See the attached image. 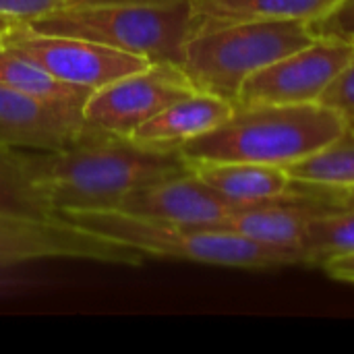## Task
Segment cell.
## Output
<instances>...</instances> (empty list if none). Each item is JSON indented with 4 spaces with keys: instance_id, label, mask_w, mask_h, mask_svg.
Returning a JSON list of instances; mask_svg holds the SVG:
<instances>
[{
    "instance_id": "cell-1",
    "label": "cell",
    "mask_w": 354,
    "mask_h": 354,
    "mask_svg": "<svg viewBox=\"0 0 354 354\" xmlns=\"http://www.w3.org/2000/svg\"><path fill=\"white\" fill-rule=\"evenodd\" d=\"M29 162L56 212L118 207L141 187L193 172L180 149L145 147L91 127L68 147L29 151Z\"/></svg>"
},
{
    "instance_id": "cell-2",
    "label": "cell",
    "mask_w": 354,
    "mask_h": 354,
    "mask_svg": "<svg viewBox=\"0 0 354 354\" xmlns=\"http://www.w3.org/2000/svg\"><path fill=\"white\" fill-rule=\"evenodd\" d=\"M346 131L348 120L317 102L234 106L228 120L183 143L180 153L189 164L251 162L288 168L330 147Z\"/></svg>"
},
{
    "instance_id": "cell-3",
    "label": "cell",
    "mask_w": 354,
    "mask_h": 354,
    "mask_svg": "<svg viewBox=\"0 0 354 354\" xmlns=\"http://www.w3.org/2000/svg\"><path fill=\"white\" fill-rule=\"evenodd\" d=\"M58 218L102 239L129 245L145 257L180 259L245 270H270L303 263L299 249L266 245L226 228L178 226L153 218L135 216L118 207L64 209L58 212Z\"/></svg>"
},
{
    "instance_id": "cell-4",
    "label": "cell",
    "mask_w": 354,
    "mask_h": 354,
    "mask_svg": "<svg viewBox=\"0 0 354 354\" xmlns=\"http://www.w3.org/2000/svg\"><path fill=\"white\" fill-rule=\"evenodd\" d=\"M39 33L71 35L139 54L151 62H183L195 35L191 0L108 2L54 10L27 21Z\"/></svg>"
},
{
    "instance_id": "cell-5",
    "label": "cell",
    "mask_w": 354,
    "mask_h": 354,
    "mask_svg": "<svg viewBox=\"0 0 354 354\" xmlns=\"http://www.w3.org/2000/svg\"><path fill=\"white\" fill-rule=\"evenodd\" d=\"M315 37L301 21H241L195 33L183 54L193 87L234 104L241 85L263 66L305 48Z\"/></svg>"
},
{
    "instance_id": "cell-6",
    "label": "cell",
    "mask_w": 354,
    "mask_h": 354,
    "mask_svg": "<svg viewBox=\"0 0 354 354\" xmlns=\"http://www.w3.org/2000/svg\"><path fill=\"white\" fill-rule=\"evenodd\" d=\"M2 39L62 83L91 91L151 64L149 58L71 35L39 33L19 21Z\"/></svg>"
},
{
    "instance_id": "cell-7",
    "label": "cell",
    "mask_w": 354,
    "mask_h": 354,
    "mask_svg": "<svg viewBox=\"0 0 354 354\" xmlns=\"http://www.w3.org/2000/svg\"><path fill=\"white\" fill-rule=\"evenodd\" d=\"M195 91L180 64L151 62L91 91L83 106V116L95 131L131 137L151 116Z\"/></svg>"
},
{
    "instance_id": "cell-8",
    "label": "cell",
    "mask_w": 354,
    "mask_h": 354,
    "mask_svg": "<svg viewBox=\"0 0 354 354\" xmlns=\"http://www.w3.org/2000/svg\"><path fill=\"white\" fill-rule=\"evenodd\" d=\"M353 56L354 44L340 39H313L305 48L245 79L234 106L317 102Z\"/></svg>"
},
{
    "instance_id": "cell-9",
    "label": "cell",
    "mask_w": 354,
    "mask_h": 354,
    "mask_svg": "<svg viewBox=\"0 0 354 354\" xmlns=\"http://www.w3.org/2000/svg\"><path fill=\"white\" fill-rule=\"evenodd\" d=\"M91 259L118 266H141L145 255L137 249L102 239L68 222H35L0 216V268L35 259Z\"/></svg>"
},
{
    "instance_id": "cell-10",
    "label": "cell",
    "mask_w": 354,
    "mask_h": 354,
    "mask_svg": "<svg viewBox=\"0 0 354 354\" xmlns=\"http://www.w3.org/2000/svg\"><path fill=\"white\" fill-rule=\"evenodd\" d=\"M87 129L83 106L0 85V145L56 151L73 145Z\"/></svg>"
},
{
    "instance_id": "cell-11",
    "label": "cell",
    "mask_w": 354,
    "mask_h": 354,
    "mask_svg": "<svg viewBox=\"0 0 354 354\" xmlns=\"http://www.w3.org/2000/svg\"><path fill=\"white\" fill-rule=\"evenodd\" d=\"M239 207L195 172L141 187L118 203V209L135 216L195 228H220Z\"/></svg>"
},
{
    "instance_id": "cell-12",
    "label": "cell",
    "mask_w": 354,
    "mask_h": 354,
    "mask_svg": "<svg viewBox=\"0 0 354 354\" xmlns=\"http://www.w3.org/2000/svg\"><path fill=\"white\" fill-rule=\"evenodd\" d=\"M232 112V102L195 91L151 116L131 135V139L145 147L180 149V145L189 139L199 137L228 120Z\"/></svg>"
},
{
    "instance_id": "cell-13",
    "label": "cell",
    "mask_w": 354,
    "mask_h": 354,
    "mask_svg": "<svg viewBox=\"0 0 354 354\" xmlns=\"http://www.w3.org/2000/svg\"><path fill=\"white\" fill-rule=\"evenodd\" d=\"M193 172L234 205H251L282 197L292 189L286 168L251 162H201L191 164Z\"/></svg>"
},
{
    "instance_id": "cell-14",
    "label": "cell",
    "mask_w": 354,
    "mask_h": 354,
    "mask_svg": "<svg viewBox=\"0 0 354 354\" xmlns=\"http://www.w3.org/2000/svg\"><path fill=\"white\" fill-rule=\"evenodd\" d=\"M338 0H191L195 33L241 21L311 23Z\"/></svg>"
},
{
    "instance_id": "cell-15",
    "label": "cell",
    "mask_w": 354,
    "mask_h": 354,
    "mask_svg": "<svg viewBox=\"0 0 354 354\" xmlns=\"http://www.w3.org/2000/svg\"><path fill=\"white\" fill-rule=\"evenodd\" d=\"M0 216L56 222L58 212L39 189L29 151L0 145Z\"/></svg>"
},
{
    "instance_id": "cell-16",
    "label": "cell",
    "mask_w": 354,
    "mask_h": 354,
    "mask_svg": "<svg viewBox=\"0 0 354 354\" xmlns=\"http://www.w3.org/2000/svg\"><path fill=\"white\" fill-rule=\"evenodd\" d=\"M0 85L19 89L31 95L48 97V100H62L71 104L85 106L91 89L77 87L71 83H62L37 66L33 60L25 58L21 52L10 48L0 35Z\"/></svg>"
},
{
    "instance_id": "cell-17",
    "label": "cell",
    "mask_w": 354,
    "mask_h": 354,
    "mask_svg": "<svg viewBox=\"0 0 354 354\" xmlns=\"http://www.w3.org/2000/svg\"><path fill=\"white\" fill-rule=\"evenodd\" d=\"M301 259L309 266L354 253V209H332L313 216L299 243Z\"/></svg>"
},
{
    "instance_id": "cell-18",
    "label": "cell",
    "mask_w": 354,
    "mask_h": 354,
    "mask_svg": "<svg viewBox=\"0 0 354 354\" xmlns=\"http://www.w3.org/2000/svg\"><path fill=\"white\" fill-rule=\"evenodd\" d=\"M288 174L307 185L322 187H351L354 185V129L334 141L330 147L292 164Z\"/></svg>"
},
{
    "instance_id": "cell-19",
    "label": "cell",
    "mask_w": 354,
    "mask_h": 354,
    "mask_svg": "<svg viewBox=\"0 0 354 354\" xmlns=\"http://www.w3.org/2000/svg\"><path fill=\"white\" fill-rule=\"evenodd\" d=\"M315 39L354 44V0H338L326 15L307 23Z\"/></svg>"
},
{
    "instance_id": "cell-20",
    "label": "cell",
    "mask_w": 354,
    "mask_h": 354,
    "mask_svg": "<svg viewBox=\"0 0 354 354\" xmlns=\"http://www.w3.org/2000/svg\"><path fill=\"white\" fill-rule=\"evenodd\" d=\"M108 2H139V0H0V12L15 15L23 21H31L35 17L62 10V8L108 4Z\"/></svg>"
},
{
    "instance_id": "cell-21",
    "label": "cell",
    "mask_w": 354,
    "mask_h": 354,
    "mask_svg": "<svg viewBox=\"0 0 354 354\" xmlns=\"http://www.w3.org/2000/svg\"><path fill=\"white\" fill-rule=\"evenodd\" d=\"M317 104L328 106L342 114L348 124L354 120V56L353 60L336 75V79L319 95Z\"/></svg>"
},
{
    "instance_id": "cell-22",
    "label": "cell",
    "mask_w": 354,
    "mask_h": 354,
    "mask_svg": "<svg viewBox=\"0 0 354 354\" xmlns=\"http://www.w3.org/2000/svg\"><path fill=\"white\" fill-rule=\"evenodd\" d=\"M303 185L338 209H354V185L351 187H322V185H307V183Z\"/></svg>"
},
{
    "instance_id": "cell-23",
    "label": "cell",
    "mask_w": 354,
    "mask_h": 354,
    "mask_svg": "<svg viewBox=\"0 0 354 354\" xmlns=\"http://www.w3.org/2000/svg\"><path fill=\"white\" fill-rule=\"evenodd\" d=\"M322 268L330 278L340 280V282H353L354 284V253L334 257V259L326 261Z\"/></svg>"
},
{
    "instance_id": "cell-24",
    "label": "cell",
    "mask_w": 354,
    "mask_h": 354,
    "mask_svg": "<svg viewBox=\"0 0 354 354\" xmlns=\"http://www.w3.org/2000/svg\"><path fill=\"white\" fill-rule=\"evenodd\" d=\"M19 21H23V19H19V17H15V15H6V12H0V35L4 33V31H8L12 25H17Z\"/></svg>"
},
{
    "instance_id": "cell-25",
    "label": "cell",
    "mask_w": 354,
    "mask_h": 354,
    "mask_svg": "<svg viewBox=\"0 0 354 354\" xmlns=\"http://www.w3.org/2000/svg\"><path fill=\"white\" fill-rule=\"evenodd\" d=\"M348 127H351V129H354V120H353V122H351V124H348Z\"/></svg>"
}]
</instances>
